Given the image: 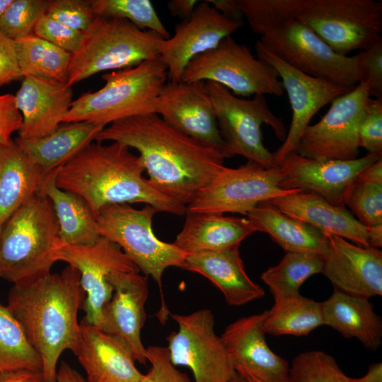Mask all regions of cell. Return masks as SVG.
Segmentation results:
<instances>
[{
    "instance_id": "obj_1",
    "label": "cell",
    "mask_w": 382,
    "mask_h": 382,
    "mask_svg": "<svg viewBox=\"0 0 382 382\" xmlns=\"http://www.w3.org/2000/svg\"><path fill=\"white\" fill-rule=\"evenodd\" d=\"M96 141L135 149L150 185L186 207L224 167L221 153L176 130L156 113L115 121Z\"/></svg>"
},
{
    "instance_id": "obj_2",
    "label": "cell",
    "mask_w": 382,
    "mask_h": 382,
    "mask_svg": "<svg viewBox=\"0 0 382 382\" xmlns=\"http://www.w3.org/2000/svg\"><path fill=\"white\" fill-rule=\"evenodd\" d=\"M85 292L76 269L67 265L33 282L13 284L7 306L42 360L43 382H56L57 364L66 350L74 354L80 340L78 313Z\"/></svg>"
},
{
    "instance_id": "obj_3",
    "label": "cell",
    "mask_w": 382,
    "mask_h": 382,
    "mask_svg": "<svg viewBox=\"0 0 382 382\" xmlns=\"http://www.w3.org/2000/svg\"><path fill=\"white\" fill-rule=\"evenodd\" d=\"M139 156L119 142L92 143L56 170L57 186L80 197L95 217L109 204L144 203L164 212L184 215L186 206L162 194L142 176Z\"/></svg>"
},
{
    "instance_id": "obj_4",
    "label": "cell",
    "mask_w": 382,
    "mask_h": 382,
    "mask_svg": "<svg viewBox=\"0 0 382 382\" xmlns=\"http://www.w3.org/2000/svg\"><path fill=\"white\" fill-rule=\"evenodd\" d=\"M59 232L50 199L40 193L28 198L1 228L0 279L22 284L50 273Z\"/></svg>"
},
{
    "instance_id": "obj_5",
    "label": "cell",
    "mask_w": 382,
    "mask_h": 382,
    "mask_svg": "<svg viewBox=\"0 0 382 382\" xmlns=\"http://www.w3.org/2000/svg\"><path fill=\"white\" fill-rule=\"evenodd\" d=\"M102 78L105 85L74 100L62 122H88L105 127L126 117L154 113L168 74L158 57L106 73Z\"/></svg>"
},
{
    "instance_id": "obj_6",
    "label": "cell",
    "mask_w": 382,
    "mask_h": 382,
    "mask_svg": "<svg viewBox=\"0 0 382 382\" xmlns=\"http://www.w3.org/2000/svg\"><path fill=\"white\" fill-rule=\"evenodd\" d=\"M83 34L79 48L71 54L66 81L71 87L96 74L158 58L164 40L154 31L117 17L96 16Z\"/></svg>"
},
{
    "instance_id": "obj_7",
    "label": "cell",
    "mask_w": 382,
    "mask_h": 382,
    "mask_svg": "<svg viewBox=\"0 0 382 382\" xmlns=\"http://www.w3.org/2000/svg\"><path fill=\"white\" fill-rule=\"evenodd\" d=\"M158 212L151 206L137 209L127 204L103 207L96 216L100 236L118 245L139 271L158 285L162 305L158 318L165 323L169 313L162 291V276L170 267L183 268L187 254L173 243L159 240L152 229Z\"/></svg>"
},
{
    "instance_id": "obj_8",
    "label": "cell",
    "mask_w": 382,
    "mask_h": 382,
    "mask_svg": "<svg viewBox=\"0 0 382 382\" xmlns=\"http://www.w3.org/2000/svg\"><path fill=\"white\" fill-rule=\"evenodd\" d=\"M205 86L225 144L224 158L242 156L265 168L277 166L274 154L263 144L261 127L270 126L280 141L287 132L282 119L269 108L265 96L255 95L246 100L219 83L205 81Z\"/></svg>"
},
{
    "instance_id": "obj_9",
    "label": "cell",
    "mask_w": 382,
    "mask_h": 382,
    "mask_svg": "<svg viewBox=\"0 0 382 382\" xmlns=\"http://www.w3.org/2000/svg\"><path fill=\"white\" fill-rule=\"evenodd\" d=\"M301 191L289 188L279 166L265 168L248 161L236 168L224 166L186 207L190 212L246 215L260 202Z\"/></svg>"
},
{
    "instance_id": "obj_10",
    "label": "cell",
    "mask_w": 382,
    "mask_h": 382,
    "mask_svg": "<svg viewBox=\"0 0 382 382\" xmlns=\"http://www.w3.org/2000/svg\"><path fill=\"white\" fill-rule=\"evenodd\" d=\"M181 81H212L231 90L235 96H282L284 90L272 67L251 53L231 36L213 50L190 61Z\"/></svg>"
},
{
    "instance_id": "obj_11",
    "label": "cell",
    "mask_w": 382,
    "mask_h": 382,
    "mask_svg": "<svg viewBox=\"0 0 382 382\" xmlns=\"http://www.w3.org/2000/svg\"><path fill=\"white\" fill-rule=\"evenodd\" d=\"M299 21L335 52L347 56L382 38V1L311 0Z\"/></svg>"
},
{
    "instance_id": "obj_12",
    "label": "cell",
    "mask_w": 382,
    "mask_h": 382,
    "mask_svg": "<svg viewBox=\"0 0 382 382\" xmlns=\"http://www.w3.org/2000/svg\"><path fill=\"white\" fill-rule=\"evenodd\" d=\"M260 40L284 62L306 75L349 89L359 83V54L337 53L299 20Z\"/></svg>"
},
{
    "instance_id": "obj_13",
    "label": "cell",
    "mask_w": 382,
    "mask_h": 382,
    "mask_svg": "<svg viewBox=\"0 0 382 382\" xmlns=\"http://www.w3.org/2000/svg\"><path fill=\"white\" fill-rule=\"evenodd\" d=\"M171 317L178 325V330L166 339L171 363L189 368L195 382H229L236 371L221 337L216 334L211 310L171 314Z\"/></svg>"
},
{
    "instance_id": "obj_14",
    "label": "cell",
    "mask_w": 382,
    "mask_h": 382,
    "mask_svg": "<svg viewBox=\"0 0 382 382\" xmlns=\"http://www.w3.org/2000/svg\"><path fill=\"white\" fill-rule=\"evenodd\" d=\"M369 98L366 85L359 83L333 99L320 120L304 130L296 152L316 160L357 158L359 126Z\"/></svg>"
},
{
    "instance_id": "obj_15",
    "label": "cell",
    "mask_w": 382,
    "mask_h": 382,
    "mask_svg": "<svg viewBox=\"0 0 382 382\" xmlns=\"http://www.w3.org/2000/svg\"><path fill=\"white\" fill-rule=\"evenodd\" d=\"M56 262L62 261L78 270L85 292L83 320L100 328L103 311L110 300L113 288L108 277L115 272H139L121 248L100 237L91 245H68L61 243L54 251Z\"/></svg>"
},
{
    "instance_id": "obj_16",
    "label": "cell",
    "mask_w": 382,
    "mask_h": 382,
    "mask_svg": "<svg viewBox=\"0 0 382 382\" xmlns=\"http://www.w3.org/2000/svg\"><path fill=\"white\" fill-rule=\"evenodd\" d=\"M256 57L275 70L286 92L292 110L291 122L282 144L274 152L277 166L296 152L304 130L313 117L333 99L352 89L306 75L293 68L266 47L255 45Z\"/></svg>"
},
{
    "instance_id": "obj_17",
    "label": "cell",
    "mask_w": 382,
    "mask_h": 382,
    "mask_svg": "<svg viewBox=\"0 0 382 382\" xmlns=\"http://www.w3.org/2000/svg\"><path fill=\"white\" fill-rule=\"evenodd\" d=\"M243 23L221 14L207 1L198 2L191 17L176 25L173 36L161 43L159 59L167 69L169 81H181L191 59L216 47Z\"/></svg>"
},
{
    "instance_id": "obj_18",
    "label": "cell",
    "mask_w": 382,
    "mask_h": 382,
    "mask_svg": "<svg viewBox=\"0 0 382 382\" xmlns=\"http://www.w3.org/2000/svg\"><path fill=\"white\" fill-rule=\"evenodd\" d=\"M154 113L176 130L224 157L225 144L205 81L167 82L156 101Z\"/></svg>"
},
{
    "instance_id": "obj_19",
    "label": "cell",
    "mask_w": 382,
    "mask_h": 382,
    "mask_svg": "<svg viewBox=\"0 0 382 382\" xmlns=\"http://www.w3.org/2000/svg\"><path fill=\"white\" fill-rule=\"evenodd\" d=\"M325 235L328 246L322 256L321 273L335 289L368 299L381 296V250L354 245L333 234Z\"/></svg>"
},
{
    "instance_id": "obj_20",
    "label": "cell",
    "mask_w": 382,
    "mask_h": 382,
    "mask_svg": "<svg viewBox=\"0 0 382 382\" xmlns=\"http://www.w3.org/2000/svg\"><path fill=\"white\" fill-rule=\"evenodd\" d=\"M380 158L381 154H368L352 160H316L293 152L278 166L286 173L289 188L311 192L334 205L345 207L344 198L349 186Z\"/></svg>"
},
{
    "instance_id": "obj_21",
    "label": "cell",
    "mask_w": 382,
    "mask_h": 382,
    "mask_svg": "<svg viewBox=\"0 0 382 382\" xmlns=\"http://www.w3.org/2000/svg\"><path fill=\"white\" fill-rule=\"evenodd\" d=\"M266 313L265 311L236 320L220 337L236 371H245L264 382H291L288 361L266 342Z\"/></svg>"
},
{
    "instance_id": "obj_22",
    "label": "cell",
    "mask_w": 382,
    "mask_h": 382,
    "mask_svg": "<svg viewBox=\"0 0 382 382\" xmlns=\"http://www.w3.org/2000/svg\"><path fill=\"white\" fill-rule=\"evenodd\" d=\"M113 288L109 302L103 311L100 330L123 340L140 364L147 361L141 331L146 319L148 277L139 272H115L108 277Z\"/></svg>"
},
{
    "instance_id": "obj_23",
    "label": "cell",
    "mask_w": 382,
    "mask_h": 382,
    "mask_svg": "<svg viewBox=\"0 0 382 382\" xmlns=\"http://www.w3.org/2000/svg\"><path fill=\"white\" fill-rule=\"evenodd\" d=\"M71 86L66 83L25 76L14 95L23 122L21 139H34L53 132L63 122L74 101Z\"/></svg>"
},
{
    "instance_id": "obj_24",
    "label": "cell",
    "mask_w": 382,
    "mask_h": 382,
    "mask_svg": "<svg viewBox=\"0 0 382 382\" xmlns=\"http://www.w3.org/2000/svg\"><path fill=\"white\" fill-rule=\"evenodd\" d=\"M80 340L74 352L86 382H140L143 374L135 366L128 345L121 338L80 323Z\"/></svg>"
},
{
    "instance_id": "obj_25",
    "label": "cell",
    "mask_w": 382,
    "mask_h": 382,
    "mask_svg": "<svg viewBox=\"0 0 382 382\" xmlns=\"http://www.w3.org/2000/svg\"><path fill=\"white\" fill-rule=\"evenodd\" d=\"M270 202L284 214L325 233L369 247L367 228L345 207L334 205L319 195L301 191L277 197Z\"/></svg>"
},
{
    "instance_id": "obj_26",
    "label": "cell",
    "mask_w": 382,
    "mask_h": 382,
    "mask_svg": "<svg viewBox=\"0 0 382 382\" xmlns=\"http://www.w3.org/2000/svg\"><path fill=\"white\" fill-rule=\"evenodd\" d=\"M183 269L208 279L231 306H243L265 295L264 289L247 274L238 247L187 254Z\"/></svg>"
},
{
    "instance_id": "obj_27",
    "label": "cell",
    "mask_w": 382,
    "mask_h": 382,
    "mask_svg": "<svg viewBox=\"0 0 382 382\" xmlns=\"http://www.w3.org/2000/svg\"><path fill=\"white\" fill-rule=\"evenodd\" d=\"M185 215L184 226L173 243L186 254L238 247L257 231L248 218L190 212Z\"/></svg>"
},
{
    "instance_id": "obj_28",
    "label": "cell",
    "mask_w": 382,
    "mask_h": 382,
    "mask_svg": "<svg viewBox=\"0 0 382 382\" xmlns=\"http://www.w3.org/2000/svg\"><path fill=\"white\" fill-rule=\"evenodd\" d=\"M45 175L15 141L0 144V228L31 196L39 192Z\"/></svg>"
},
{
    "instance_id": "obj_29",
    "label": "cell",
    "mask_w": 382,
    "mask_h": 382,
    "mask_svg": "<svg viewBox=\"0 0 382 382\" xmlns=\"http://www.w3.org/2000/svg\"><path fill=\"white\" fill-rule=\"evenodd\" d=\"M324 325L346 338L355 337L367 349L377 350L382 342V323L368 299L334 289L322 302Z\"/></svg>"
},
{
    "instance_id": "obj_30",
    "label": "cell",
    "mask_w": 382,
    "mask_h": 382,
    "mask_svg": "<svg viewBox=\"0 0 382 382\" xmlns=\"http://www.w3.org/2000/svg\"><path fill=\"white\" fill-rule=\"evenodd\" d=\"M105 127L88 122H73L60 125L53 132L42 137H18L15 141L47 175L93 143Z\"/></svg>"
},
{
    "instance_id": "obj_31",
    "label": "cell",
    "mask_w": 382,
    "mask_h": 382,
    "mask_svg": "<svg viewBox=\"0 0 382 382\" xmlns=\"http://www.w3.org/2000/svg\"><path fill=\"white\" fill-rule=\"evenodd\" d=\"M257 231L265 232L286 252L324 255L328 238L316 228L279 210L270 201L257 204L246 214Z\"/></svg>"
},
{
    "instance_id": "obj_32",
    "label": "cell",
    "mask_w": 382,
    "mask_h": 382,
    "mask_svg": "<svg viewBox=\"0 0 382 382\" xmlns=\"http://www.w3.org/2000/svg\"><path fill=\"white\" fill-rule=\"evenodd\" d=\"M56 170L45 177L38 193L47 197L52 203L59 224L61 243H94L100 237L95 216L80 197L57 186Z\"/></svg>"
},
{
    "instance_id": "obj_33",
    "label": "cell",
    "mask_w": 382,
    "mask_h": 382,
    "mask_svg": "<svg viewBox=\"0 0 382 382\" xmlns=\"http://www.w3.org/2000/svg\"><path fill=\"white\" fill-rule=\"evenodd\" d=\"M324 325L322 303L301 294L274 302L264 320L266 334L304 336Z\"/></svg>"
},
{
    "instance_id": "obj_34",
    "label": "cell",
    "mask_w": 382,
    "mask_h": 382,
    "mask_svg": "<svg viewBox=\"0 0 382 382\" xmlns=\"http://www.w3.org/2000/svg\"><path fill=\"white\" fill-rule=\"evenodd\" d=\"M15 41L23 77L34 76L66 83L71 53L34 34Z\"/></svg>"
},
{
    "instance_id": "obj_35",
    "label": "cell",
    "mask_w": 382,
    "mask_h": 382,
    "mask_svg": "<svg viewBox=\"0 0 382 382\" xmlns=\"http://www.w3.org/2000/svg\"><path fill=\"white\" fill-rule=\"evenodd\" d=\"M323 259L310 253L286 252L275 266L264 271L260 279L270 289L274 302L300 294L301 286L311 276L321 273Z\"/></svg>"
},
{
    "instance_id": "obj_36",
    "label": "cell",
    "mask_w": 382,
    "mask_h": 382,
    "mask_svg": "<svg viewBox=\"0 0 382 382\" xmlns=\"http://www.w3.org/2000/svg\"><path fill=\"white\" fill-rule=\"evenodd\" d=\"M42 371V360L18 320L0 303V371Z\"/></svg>"
},
{
    "instance_id": "obj_37",
    "label": "cell",
    "mask_w": 382,
    "mask_h": 382,
    "mask_svg": "<svg viewBox=\"0 0 382 382\" xmlns=\"http://www.w3.org/2000/svg\"><path fill=\"white\" fill-rule=\"evenodd\" d=\"M344 205L366 228L382 224V158L357 176L345 195Z\"/></svg>"
},
{
    "instance_id": "obj_38",
    "label": "cell",
    "mask_w": 382,
    "mask_h": 382,
    "mask_svg": "<svg viewBox=\"0 0 382 382\" xmlns=\"http://www.w3.org/2000/svg\"><path fill=\"white\" fill-rule=\"evenodd\" d=\"M311 0H238L250 30L262 36L299 20Z\"/></svg>"
},
{
    "instance_id": "obj_39",
    "label": "cell",
    "mask_w": 382,
    "mask_h": 382,
    "mask_svg": "<svg viewBox=\"0 0 382 382\" xmlns=\"http://www.w3.org/2000/svg\"><path fill=\"white\" fill-rule=\"evenodd\" d=\"M96 16L117 17L131 22L140 29L147 28L164 39L170 33L149 0H90Z\"/></svg>"
},
{
    "instance_id": "obj_40",
    "label": "cell",
    "mask_w": 382,
    "mask_h": 382,
    "mask_svg": "<svg viewBox=\"0 0 382 382\" xmlns=\"http://www.w3.org/2000/svg\"><path fill=\"white\" fill-rule=\"evenodd\" d=\"M291 382H352L335 359L322 351L302 352L290 365Z\"/></svg>"
},
{
    "instance_id": "obj_41",
    "label": "cell",
    "mask_w": 382,
    "mask_h": 382,
    "mask_svg": "<svg viewBox=\"0 0 382 382\" xmlns=\"http://www.w3.org/2000/svg\"><path fill=\"white\" fill-rule=\"evenodd\" d=\"M49 4L47 0H13L0 20V30L14 40L33 34Z\"/></svg>"
},
{
    "instance_id": "obj_42",
    "label": "cell",
    "mask_w": 382,
    "mask_h": 382,
    "mask_svg": "<svg viewBox=\"0 0 382 382\" xmlns=\"http://www.w3.org/2000/svg\"><path fill=\"white\" fill-rule=\"evenodd\" d=\"M46 14L81 32H84L96 17L90 0H51Z\"/></svg>"
},
{
    "instance_id": "obj_43",
    "label": "cell",
    "mask_w": 382,
    "mask_h": 382,
    "mask_svg": "<svg viewBox=\"0 0 382 382\" xmlns=\"http://www.w3.org/2000/svg\"><path fill=\"white\" fill-rule=\"evenodd\" d=\"M359 146L368 154H382V100L369 98L366 103L359 130Z\"/></svg>"
},
{
    "instance_id": "obj_44",
    "label": "cell",
    "mask_w": 382,
    "mask_h": 382,
    "mask_svg": "<svg viewBox=\"0 0 382 382\" xmlns=\"http://www.w3.org/2000/svg\"><path fill=\"white\" fill-rule=\"evenodd\" d=\"M359 81L370 96L382 100V38L359 53Z\"/></svg>"
},
{
    "instance_id": "obj_45",
    "label": "cell",
    "mask_w": 382,
    "mask_h": 382,
    "mask_svg": "<svg viewBox=\"0 0 382 382\" xmlns=\"http://www.w3.org/2000/svg\"><path fill=\"white\" fill-rule=\"evenodd\" d=\"M33 34L70 53H74L83 39V32L71 29L45 14L35 27Z\"/></svg>"
},
{
    "instance_id": "obj_46",
    "label": "cell",
    "mask_w": 382,
    "mask_h": 382,
    "mask_svg": "<svg viewBox=\"0 0 382 382\" xmlns=\"http://www.w3.org/2000/svg\"><path fill=\"white\" fill-rule=\"evenodd\" d=\"M146 352L151 367L140 382H191L186 374L171 363L166 347L149 346Z\"/></svg>"
},
{
    "instance_id": "obj_47",
    "label": "cell",
    "mask_w": 382,
    "mask_h": 382,
    "mask_svg": "<svg viewBox=\"0 0 382 382\" xmlns=\"http://www.w3.org/2000/svg\"><path fill=\"white\" fill-rule=\"evenodd\" d=\"M23 79L16 41L0 30V88Z\"/></svg>"
},
{
    "instance_id": "obj_48",
    "label": "cell",
    "mask_w": 382,
    "mask_h": 382,
    "mask_svg": "<svg viewBox=\"0 0 382 382\" xmlns=\"http://www.w3.org/2000/svg\"><path fill=\"white\" fill-rule=\"evenodd\" d=\"M23 118L15 103L14 95H0V144L8 142L19 132Z\"/></svg>"
},
{
    "instance_id": "obj_49",
    "label": "cell",
    "mask_w": 382,
    "mask_h": 382,
    "mask_svg": "<svg viewBox=\"0 0 382 382\" xmlns=\"http://www.w3.org/2000/svg\"><path fill=\"white\" fill-rule=\"evenodd\" d=\"M0 382H43V377L39 371H0Z\"/></svg>"
},
{
    "instance_id": "obj_50",
    "label": "cell",
    "mask_w": 382,
    "mask_h": 382,
    "mask_svg": "<svg viewBox=\"0 0 382 382\" xmlns=\"http://www.w3.org/2000/svg\"><path fill=\"white\" fill-rule=\"evenodd\" d=\"M207 2L224 16L235 20H243V14L238 0H207Z\"/></svg>"
},
{
    "instance_id": "obj_51",
    "label": "cell",
    "mask_w": 382,
    "mask_h": 382,
    "mask_svg": "<svg viewBox=\"0 0 382 382\" xmlns=\"http://www.w3.org/2000/svg\"><path fill=\"white\" fill-rule=\"evenodd\" d=\"M197 4L196 0H171L167 3V8L171 16L186 21L191 17Z\"/></svg>"
},
{
    "instance_id": "obj_52",
    "label": "cell",
    "mask_w": 382,
    "mask_h": 382,
    "mask_svg": "<svg viewBox=\"0 0 382 382\" xmlns=\"http://www.w3.org/2000/svg\"><path fill=\"white\" fill-rule=\"evenodd\" d=\"M56 382H86L85 378L65 361L57 369Z\"/></svg>"
},
{
    "instance_id": "obj_53",
    "label": "cell",
    "mask_w": 382,
    "mask_h": 382,
    "mask_svg": "<svg viewBox=\"0 0 382 382\" xmlns=\"http://www.w3.org/2000/svg\"><path fill=\"white\" fill-rule=\"evenodd\" d=\"M352 382H382V363L377 362L369 367L367 373L361 378H352Z\"/></svg>"
},
{
    "instance_id": "obj_54",
    "label": "cell",
    "mask_w": 382,
    "mask_h": 382,
    "mask_svg": "<svg viewBox=\"0 0 382 382\" xmlns=\"http://www.w3.org/2000/svg\"><path fill=\"white\" fill-rule=\"evenodd\" d=\"M369 246L374 248L382 246V224L367 228Z\"/></svg>"
},
{
    "instance_id": "obj_55",
    "label": "cell",
    "mask_w": 382,
    "mask_h": 382,
    "mask_svg": "<svg viewBox=\"0 0 382 382\" xmlns=\"http://www.w3.org/2000/svg\"><path fill=\"white\" fill-rule=\"evenodd\" d=\"M236 372L240 374L245 378L246 382H264L245 371H239Z\"/></svg>"
},
{
    "instance_id": "obj_56",
    "label": "cell",
    "mask_w": 382,
    "mask_h": 382,
    "mask_svg": "<svg viewBox=\"0 0 382 382\" xmlns=\"http://www.w3.org/2000/svg\"><path fill=\"white\" fill-rule=\"evenodd\" d=\"M12 1L13 0H0V20Z\"/></svg>"
},
{
    "instance_id": "obj_57",
    "label": "cell",
    "mask_w": 382,
    "mask_h": 382,
    "mask_svg": "<svg viewBox=\"0 0 382 382\" xmlns=\"http://www.w3.org/2000/svg\"><path fill=\"white\" fill-rule=\"evenodd\" d=\"M229 382H246V381L240 374L236 372V375Z\"/></svg>"
},
{
    "instance_id": "obj_58",
    "label": "cell",
    "mask_w": 382,
    "mask_h": 382,
    "mask_svg": "<svg viewBox=\"0 0 382 382\" xmlns=\"http://www.w3.org/2000/svg\"><path fill=\"white\" fill-rule=\"evenodd\" d=\"M1 229L0 228V233H1Z\"/></svg>"
}]
</instances>
